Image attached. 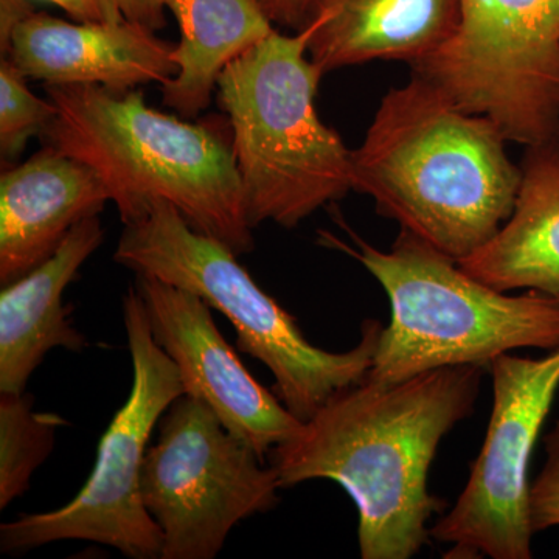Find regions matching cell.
<instances>
[{
    "mask_svg": "<svg viewBox=\"0 0 559 559\" xmlns=\"http://www.w3.org/2000/svg\"><path fill=\"white\" fill-rule=\"evenodd\" d=\"M98 216L76 224L38 267L0 290V392H25L33 371L51 348L81 352L86 337L73 326L62 294L100 248Z\"/></svg>",
    "mask_w": 559,
    "mask_h": 559,
    "instance_id": "9a60e30c",
    "label": "cell"
},
{
    "mask_svg": "<svg viewBox=\"0 0 559 559\" xmlns=\"http://www.w3.org/2000/svg\"><path fill=\"white\" fill-rule=\"evenodd\" d=\"M502 130L455 105L418 73L381 100L359 148L352 186L450 259L473 255L513 213L522 170Z\"/></svg>",
    "mask_w": 559,
    "mask_h": 559,
    "instance_id": "7a4b0ae2",
    "label": "cell"
},
{
    "mask_svg": "<svg viewBox=\"0 0 559 559\" xmlns=\"http://www.w3.org/2000/svg\"><path fill=\"white\" fill-rule=\"evenodd\" d=\"M310 36L308 25L290 36L274 31L216 83L253 229L267 221L294 229L353 190L352 150L316 110L323 72L308 53Z\"/></svg>",
    "mask_w": 559,
    "mask_h": 559,
    "instance_id": "5b68a950",
    "label": "cell"
},
{
    "mask_svg": "<svg viewBox=\"0 0 559 559\" xmlns=\"http://www.w3.org/2000/svg\"><path fill=\"white\" fill-rule=\"evenodd\" d=\"M55 117L40 134L97 173L123 224L170 202L194 230L238 257L253 249L252 224L227 119H179L146 105L139 90L46 86Z\"/></svg>",
    "mask_w": 559,
    "mask_h": 559,
    "instance_id": "3957f363",
    "label": "cell"
},
{
    "mask_svg": "<svg viewBox=\"0 0 559 559\" xmlns=\"http://www.w3.org/2000/svg\"><path fill=\"white\" fill-rule=\"evenodd\" d=\"M176 46L135 22L64 21L33 11L14 28L2 58L44 86H102L127 92L160 86L178 66Z\"/></svg>",
    "mask_w": 559,
    "mask_h": 559,
    "instance_id": "7c38bea8",
    "label": "cell"
},
{
    "mask_svg": "<svg viewBox=\"0 0 559 559\" xmlns=\"http://www.w3.org/2000/svg\"><path fill=\"white\" fill-rule=\"evenodd\" d=\"M546 463L530 485L528 513L533 533L559 527V419L544 439Z\"/></svg>",
    "mask_w": 559,
    "mask_h": 559,
    "instance_id": "44dd1931",
    "label": "cell"
},
{
    "mask_svg": "<svg viewBox=\"0 0 559 559\" xmlns=\"http://www.w3.org/2000/svg\"><path fill=\"white\" fill-rule=\"evenodd\" d=\"M353 245L330 231L319 242L358 260L390 300L366 380L393 384L441 367L479 366L520 348H559V301L536 290L502 293L474 278L409 231L400 230L384 252L344 221Z\"/></svg>",
    "mask_w": 559,
    "mask_h": 559,
    "instance_id": "277c9868",
    "label": "cell"
},
{
    "mask_svg": "<svg viewBox=\"0 0 559 559\" xmlns=\"http://www.w3.org/2000/svg\"><path fill=\"white\" fill-rule=\"evenodd\" d=\"M487 370L441 367L341 390L271 451L280 488L336 481L358 509L360 557H415L444 507L429 492L430 465L441 440L474 414Z\"/></svg>",
    "mask_w": 559,
    "mask_h": 559,
    "instance_id": "6da1fadb",
    "label": "cell"
},
{
    "mask_svg": "<svg viewBox=\"0 0 559 559\" xmlns=\"http://www.w3.org/2000/svg\"><path fill=\"white\" fill-rule=\"evenodd\" d=\"M459 35L412 70L509 142L559 131V0H462Z\"/></svg>",
    "mask_w": 559,
    "mask_h": 559,
    "instance_id": "9c48e42d",
    "label": "cell"
},
{
    "mask_svg": "<svg viewBox=\"0 0 559 559\" xmlns=\"http://www.w3.org/2000/svg\"><path fill=\"white\" fill-rule=\"evenodd\" d=\"M151 331L178 367L187 395L212 407L235 437L261 459L301 428L275 393L246 369L216 326L207 301L160 280L138 275Z\"/></svg>",
    "mask_w": 559,
    "mask_h": 559,
    "instance_id": "8fae6325",
    "label": "cell"
},
{
    "mask_svg": "<svg viewBox=\"0 0 559 559\" xmlns=\"http://www.w3.org/2000/svg\"><path fill=\"white\" fill-rule=\"evenodd\" d=\"M35 10L32 0H0V51L5 53L14 28Z\"/></svg>",
    "mask_w": 559,
    "mask_h": 559,
    "instance_id": "603a6c76",
    "label": "cell"
},
{
    "mask_svg": "<svg viewBox=\"0 0 559 559\" xmlns=\"http://www.w3.org/2000/svg\"><path fill=\"white\" fill-rule=\"evenodd\" d=\"M64 425L60 415L36 412L28 393L0 392V509L28 491Z\"/></svg>",
    "mask_w": 559,
    "mask_h": 559,
    "instance_id": "ac0fdd59",
    "label": "cell"
},
{
    "mask_svg": "<svg viewBox=\"0 0 559 559\" xmlns=\"http://www.w3.org/2000/svg\"><path fill=\"white\" fill-rule=\"evenodd\" d=\"M79 22H135L157 32L165 27V0H46Z\"/></svg>",
    "mask_w": 559,
    "mask_h": 559,
    "instance_id": "ffe728a7",
    "label": "cell"
},
{
    "mask_svg": "<svg viewBox=\"0 0 559 559\" xmlns=\"http://www.w3.org/2000/svg\"><path fill=\"white\" fill-rule=\"evenodd\" d=\"M488 370L492 409L484 447L430 538L451 544L447 558L532 559L528 469L559 390V348L539 359L506 353Z\"/></svg>",
    "mask_w": 559,
    "mask_h": 559,
    "instance_id": "30bf717a",
    "label": "cell"
},
{
    "mask_svg": "<svg viewBox=\"0 0 559 559\" xmlns=\"http://www.w3.org/2000/svg\"><path fill=\"white\" fill-rule=\"evenodd\" d=\"M513 213L463 271L502 293L536 290L559 301V148L527 146Z\"/></svg>",
    "mask_w": 559,
    "mask_h": 559,
    "instance_id": "2e32d148",
    "label": "cell"
},
{
    "mask_svg": "<svg viewBox=\"0 0 559 559\" xmlns=\"http://www.w3.org/2000/svg\"><path fill=\"white\" fill-rule=\"evenodd\" d=\"M554 142L557 143L559 148V131L557 132V134H555Z\"/></svg>",
    "mask_w": 559,
    "mask_h": 559,
    "instance_id": "cb8c5ba5",
    "label": "cell"
},
{
    "mask_svg": "<svg viewBox=\"0 0 559 559\" xmlns=\"http://www.w3.org/2000/svg\"><path fill=\"white\" fill-rule=\"evenodd\" d=\"M179 25L173 60L178 72L162 84V100L186 119L212 103L223 70L275 31L257 0H165Z\"/></svg>",
    "mask_w": 559,
    "mask_h": 559,
    "instance_id": "e0dca14e",
    "label": "cell"
},
{
    "mask_svg": "<svg viewBox=\"0 0 559 559\" xmlns=\"http://www.w3.org/2000/svg\"><path fill=\"white\" fill-rule=\"evenodd\" d=\"M278 476L221 423L182 395L162 415L143 462V503L164 533L160 559H213L238 522L280 502Z\"/></svg>",
    "mask_w": 559,
    "mask_h": 559,
    "instance_id": "ba28073f",
    "label": "cell"
},
{
    "mask_svg": "<svg viewBox=\"0 0 559 559\" xmlns=\"http://www.w3.org/2000/svg\"><path fill=\"white\" fill-rule=\"evenodd\" d=\"M27 76L16 66L0 61V156L11 162L21 156L33 135L43 134L55 117V105L33 94Z\"/></svg>",
    "mask_w": 559,
    "mask_h": 559,
    "instance_id": "d6986e66",
    "label": "cell"
},
{
    "mask_svg": "<svg viewBox=\"0 0 559 559\" xmlns=\"http://www.w3.org/2000/svg\"><path fill=\"white\" fill-rule=\"evenodd\" d=\"M314 0H257L267 20L278 27L299 32L307 25Z\"/></svg>",
    "mask_w": 559,
    "mask_h": 559,
    "instance_id": "7402d4cb",
    "label": "cell"
},
{
    "mask_svg": "<svg viewBox=\"0 0 559 559\" xmlns=\"http://www.w3.org/2000/svg\"><path fill=\"white\" fill-rule=\"evenodd\" d=\"M110 202L97 173L44 145L31 159L0 176V283L9 285L38 267L81 221Z\"/></svg>",
    "mask_w": 559,
    "mask_h": 559,
    "instance_id": "4fadbf2b",
    "label": "cell"
},
{
    "mask_svg": "<svg viewBox=\"0 0 559 559\" xmlns=\"http://www.w3.org/2000/svg\"><path fill=\"white\" fill-rule=\"evenodd\" d=\"M462 21V0H314L308 53L323 75L378 60L414 68L444 49Z\"/></svg>",
    "mask_w": 559,
    "mask_h": 559,
    "instance_id": "5bb4252c",
    "label": "cell"
},
{
    "mask_svg": "<svg viewBox=\"0 0 559 559\" xmlns=\"http://www.w3.org/2000/svg\"><path fill=\"white\" fill-rule=\"evenodd\" d=\"M123 319L132 388L103 433L90 479L61 509L22 514L0 525L2 554H22L58 540H90L132 559L162 558L164 533L143 503L140 479L151 433L173 401L186 395V388L178 367L154 340L135 285L124 294Z\"/></svg>",
    "mask_w": 559,
    "mask_h": 559,
    "instance_id": "52a82bcc",
    "label": "cell"
},
{
    "mask_svg": "<svg viewBox=\"0 0 559 559\" xmlns=\"http://www.w3.org/2000/svg\"><path fill=\"white\" fill-rule=\"evenodd\" d=\"M114 260L135 275L190 290L237 330L238 348L263 362L275 395L301 423L341 390L366 380L382 325L364 320L360 341L344 353L312 345L297 320L257 285L223 242L194 230L170 202L156 201L124 224Z\"/></svg>",
    "mask_w": 559,
    "mask_h": 559,
    "instance_id": "8992f818",
    "label": "cell"
}]
</instances>
